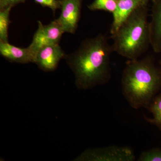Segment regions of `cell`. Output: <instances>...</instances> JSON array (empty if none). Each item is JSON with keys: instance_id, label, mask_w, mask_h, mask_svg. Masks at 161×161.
<instances>
[{"instance_id": "obj_12", "label": "cell", "mask_w": 161, "mask_h": 161, "mask_svg": "<svg viewBox=\"0 0 161 161\" xmlns=\"http://www.w3.org/2000/svg\"><path fill=\"white\" fill-rule=\"evenodd\" d=\"M12 6L0 9V41L8 42V29L11 23L9 14Z\"/></svg>"}, {"instance_id": "obj_6", "label": "cell", "mask_w": 161, "mask_h": 161, "mask_svg": "<svg viewBox=\"0 0 161 161\" xmlns=\"http://www.w3.org/2000/svg\"><path fill=\"white\" fill-rule=\"evenodd\" d=\"M61 12L57 19L64 32L75 34L81 14L82 0H60Z\"/></svg>"}, {"instance_id": "obj_13", "label": "cell", "mask_w": 161, "mask_h": 161, "mask_svg": "<svg viewBox=\"0 0 161 161\" xmlns=\"http://www.w3.org/2000/svg\"><path fill=\"white\" fill-rule=\"evenodd\" d=\"M118 0H95L88 6L91 10H103L113 14L117 7Z\"/></svg>"}, {"instance_id": "obj_18", "label": "cell", "mask_w": 161, "mask_h": 161, "mask_svg": "<svg viewBox=\"0 0 161 161\" xmlns=\"http://www.w3.org/2000/svg\"><path fill=\"white\" fill-rule=\"evenodd\" d=\"M142 1H144V2H147V1H148V0H142Z\"/></svg>"}, {"instance_id": "obj_19", "label": "cell", "mask_w": 161, "mask_h": 161, "mask_svg": "<svg viewBox=\"0 0 161 161\" xmlns=\"http://www.w3.org/2000/svg\"><path fill=\"white\" fill-rule=\"evenodd\" d=\"M154 1V0H152V1Z\"/></svg>"}, {"instance_id": "obj_7", "label": "cell", "mask_w": 161, "mask_h": 161, "mask_svg": "<svg viewBox=\"0 0 161 161\" xmlns=\"http://www.w3.org/2000/svg\"><path fill=\"white\" fill-rule=\"evenodd\" d=\"M66 55L59 44L47 45L37 53L34 63L42 70L53 71L56 69L60 60L65 58Z\"/></svg>"}, {"instance_id": "obj_8", "label": "cell", "mask_w": 161, "mask_h": 161, "mask_svg": "<svg viewBox=\"0 0 161 161\" xmlns=\"http://www.w3.org/2000/svg\"><path fill=\"white\" fill-rule=\"evenodd\" d=\"M153 3L149 22L150 46L156 53H161V0Z\"/></svg>"}, {"instance_id": "obj_3", "label": "cell", "mask_w": 161, "mask_h": 161, "mask_svg": "<svg viewBox=\"0 0 161 161\" xmlns=\"http://www.w3.org/2000/svg\"><path fill=\"white\" fill-rule=\"evenodd\" d=\"M146 4L135 9L113 34V52L128 60L138 59L150 46Z\"/></svg>"}, {"instance_id": "obj_9", "label": "cell", "mask_w": 161, "mask_h": 161, "mask_svg": "<svg viewBox=\"0 0 161 161\" xmlns=\"http://www.w3.org/2000/svg\"><path fill=\"white\" fill-rule=\"evenodd\" d=\"M142 0H118L117 7L113 14L111 35L113 34L122 24L140 6L147 4Z\"/></svg>"}, {"instance_id": "obj_15", "label": "cell", "mask_w": 161, "mask_h": 161, "mask_svg": "<svg viewBox=\"0 0 161 161\" xmlns=\"http://www.w3.org/2000/svg\"><path fill=\"white\" fill-rule=\"evenodd\" d=\"M36 3L43 7H48L54 13L61 7L60 0H34Z\"/></svg>"}, {"instance_id": "obj_1", "label": "cell", "mask_w": 161, "mask_h": 161, "mask_svg": "<svg viewBox=\"0 0 161 161\" xmlns=\"http://www.w3.org/2000/svg\"><path fill=\"white\" fill-rule=\"evenodd\" d=\"M113 52L104 35L83 40L77 50L64 59L80 90H88L109 81L112 76L110 57Z\"/></svg>"}, {"instance_id": "obj_5", "label": "cell", "mask_w": 161, "mask_h": 161, "mask_svg": "<svg viewBox=\"0 0 161 161\" xmlns=\"http://www.w3.org/2000/svg\"><path fill=\"white\" fill-rule=\"evenodd\" d=\"M38 25L37 30L29 46L35 58L37 53L43 47L59 44L62 35L64 33L57 19L46 25H43L39 21Z\"/></svg>"}, {"instance_id": "obj_17", "label": "cell", "mask_w": 161, "mask_h": 161, "mask_svg": "<svg viewBox=\"0 0 161 161\" xmlns=\"http://www.w3.org/2000/svg\"><path fill=\"white\" fill-rule=\"evenodd\" d=\"M159 64L161 66V59L160 61V62H159Z\"/></svg>"}, {"instance_id": "obj_2", "label": "cell", "mask_w": 161, "mask_h": 161, "mask_svg": "<svg viewBox=\"0 0 161 161\" xmlns=\"http://www.w3.org/2000/svg\"><path fill=\"white\" fill-rule=\"evenodd\" d=\"M161 86V69L153 58L128 60L123 71L121 87L124 97L133 108H148Z\"/></svg>"}, {"instance_id": "obj_16", "label": "cell", "mask_w": 161, "mask_h": 161, "mask_svg": "<svg viewBox=\"0 0 161 161\" xmlns=\"http://www.w3.org/2000/svg\"><path fill=\"white\" fill-rule=\"evenodd\" d=\"M25 1V0H0V9L9 6L13 7L20 3H24Z\"/></svg>"}, {"instance_id": "obj_10", "label": "cell", "mask_w": 161, "mask_h": 161, "mask_svg": "<svg viewBox=\"0 0 161 161\" xmlns=\"http://www.w3.org/2000/svg\"><path fill=\"white\" fill-rule=\"evenodd\" d=\"M0 53L11 62L27 64L35 62L34 55L29 47L21 48L11 45L9 42L0 41Z\"/></svg>"}, {"instance_id": "obj_4", "label": "cell", "mask_w": 161, "mask_h": 161, "mask_svg": "<svg viewBox=\"0 0 161 161\" xmlns=\"http://www.w3.org/2000/svg\"><path fill=\"white\" fill-rule=\"evenodd\" d=\"M135 155L130 147L111 146L103 148L89 149L82 152L75 161H133Z\"/></svg>"}, {"instance_id": "obj_11", "label": "cell", "mask_w": 161, "mask_h": 161, "mask_svg": "<svg viewBox=\"0 0 161 161\" xmlns=\"http://www.w3.org/2000/svg\"><path fill=\"white\" fill-rule=\"evenodd\" d=\"M147 109L152 113L153 117H146V120L155 125L161 130V94L153 98Z\"/></svg>"}, {"instance_id": "obj_14", "label": "cell", "mask_w": 161, "mask_h": 161, "mask_svg": "<svg viewBox=\"0 0 161 161\" xmlns=\"http://www.w3.org/2000/svg\"><path fill=\"white\" fill-rule=\"evenodd\" d=\"M139 161H161V149L155 148L143 151L141 153Z\"/></svg>"}]
</instances>
